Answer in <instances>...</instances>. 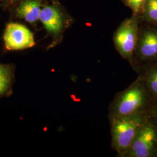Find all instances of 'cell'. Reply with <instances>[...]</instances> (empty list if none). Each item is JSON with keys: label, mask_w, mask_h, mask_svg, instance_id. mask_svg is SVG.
Returning <instances> with one entry per match:
<instances>
[{"label": "cell", "mask_w": 157, "mask_h": 157, "mask_svg": "<svg viewBox=\"0 0 157 157\" xmlns=\"http://www.w3.org/2000/svg\"><path fill=\"white\" fill-rule=\"evenodd\" d=\"M39 21L43 23L47 33L52 39V44L50 47H52L59 43L67 25L66 17L59 7L56 5L42 7Z\"/></svg>", "instance_id": "obj_5"}, {"label": "cell", "mask_w": 157, "mask_h": 157, "mask_svg": "<svg viewBox=\"0 0 157 157\" xmlns=\"http://www.w3.org/2000/svg\"><path fill=\"white\" fill-rule=\"evenodd\" d=\"M148 112L157 121V98L154 100Z\"/></svg>", "instance_id": "obj_13"}, {"label": "cell", "mask_w": 157, "mask_h": 157, "mask_svg": "<svg viewBox=\"0 0 157 157\" xmlns=\"http://www.w3.org/2000/svg\"><path fill=\"white\" fill-rule=\"evenodd\" d=\"M122 157H157V121L150 113Z\"/></svg>", "instance_id": "obj_3"}, {"label": "cell", "mask_w": 157, "mask_h": 157, "mask_svg": "<svg viewBox=\"0 0 157 157\" xmlns=\"http://www.w3.org/2000/svg\"><path fill=\"white\" fill-rule=\"evenodd\" d=\"M135 51L142 61L157 60V29H147L139 34Z\"/></svg>", "instance_id": "obj_7"}, {"label": "cell", "mask_w": 157, "mask_h": 157, "mask_svg": "<svg viewBox=\"0 0 157 157\" xmlns=\"http://www.w3.org/2000/svg\"><path fill=\"white\" fill-rule=\"evenodd\" d=\"M153 101L141 76L117 96L110 109L111 118L141 111L148 112Z\"/></svg>", "instance_id": "obj_1"}, {"label": "cell", "mask_w": 157, "mask_h": 157, "mask_svg": "<svg viewBox=\"0 0 157 157\" xmlns=\"http://www.w3.org/2000/svg\"><path fill=\"white\" fill-rule=\"evenodd\" d=\"M18 1H20V0H6V2L7 4H12Z\"/></svg>", "instance_id": "obj_14"}, {"label": "cell", "mask_w": 157, "mask_h": 157, "mask_svg": "<svg viewBox=\"0 0 157 157\" xmlns=\"http://www.w3.org/2000/svg\"><path fill=\"white\" fill-rule=\"evenodd\" d=\"M141 77L154 100L157 98V63L148 67Z\"/></svg>", "instance_id": "obj_10"}, {"label": "cell", "mask_w": 157, "mask_h": 157, "mask_svg": "<svg viewBox=\"0 0 157 157\" xmlns=\"http://www.w3.org/2000/svg\"><path fill=\"white\" fill-rule=\"evenodd\" d=\"M14 72L13 65L0 63V98L11 94Z\"/></svg>", "instance_id": "obj_9"}, {"label": "cell", "mask_w": 157, "mask_h": 157, "mask_svg": "<svg viewBox=\"0 0 157 157\" xmlns=\"http://www.w3.org/2000/svg\"><path fill=\"white\" fill-rule=\"evenodd\" d=\"M139 22L137 16L125 19L113 36L115 47L124 58L132 61L139 38Z\"/></svg>", "instance_id": "obj_4"}, {"label": "cell", "mask_w": 157, "mask_h": 157, "mask_svg": "<svg viewBox=\"0 0 157 157\" xmlns=\"http://www.w3.org/2000/svg\"><path fill=\"white\" fill-rule=\"evenodd\" d=\"M148 113L141 111L111 118L112 147L119 155L123 156L128 151Z\"/></svg>", "instance_id": "obj_2"}, {"label": "cell", "mask_w": 157, "mask_h": 157, "mask_svg": "<svg viewBox=\"0 0 157 157\" xmlns=\"http://www.w3.org/2000/svg\"><path fill=\"white\" fill-rule=\"evenodd\" d=\"M148 0H122L125 6L130 8L133 13V16H137L143 12Z\"/></svg>", "instance_id": "obj_12"}, {"label": "cell", "mask_w": 157, "mask_h": 157, "mask_svg": "<svg viewBox=\"0 0 157 157\" xmlns=\"http://www.w3.org/2000/svg\"><path fill=\"white\" fill-rule=\"evenodd\" d=\"M3 39L6 49L10 51L28 49L36 44L33 33L26 26L18 23L6 25Z\"/></svg>", "instance_id": "obj_6"}, {"label": "cell", "mask_w": 157, "mask_h": 157, "mask_svg": "<svg viewBox=\"0 0 157 157\" xmlns=\"http://www.w3.org/2000/svg\"><path fill=\"white\" fill-rule=\"evenodd\" d=\"M41 8V0H20L15 10V15L17 17L34 25L39 20Z\"/></svg>", "instance_id": "obj_8"}, {"label": "cell", "mask_w": 157, "mask_h": 157, "mask_svg": "<svg viewBox=\"0 0 157 157\" xmlns=\"http://www.w3.org/2000/svg\"><path fill=\"white\" fill-rule=\"evenodd\" d=\"M143 13L146 21L157 25V0H148Z\"/></svg>", "instance_id": "obj_11"}]
</instances>
